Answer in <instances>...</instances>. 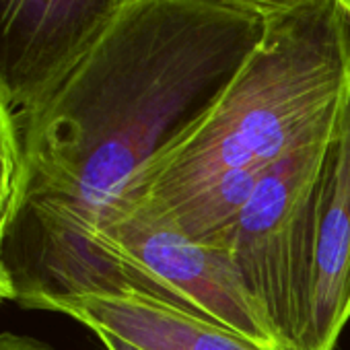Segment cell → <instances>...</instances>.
Segmentation results:
<instances>
[{
    "label": "cell",
    "mask_w": 350,
    "mask_h": 350,
    "mask_svg": "<svg viewBox=\"0 0 350 350\" xmlns=\"http://www.w3.org/2000/svg\"><path fill=\"white\" fill-rule=\"evenodd\" d=\"M81 247H99L111 256L142 264L202 317L252 342L284 350L280 338L252 303L223 250L186 237L165 219L128 200H116L101 213L93 229L81 237L17 247L7 266L21 268Z\"/></svg>",
    "instance_id": "cell-3"
},
{
    "label": "cell",
    "mask_w": 350,
    "mask_h": 350,
    "mask_svg": "<svg viewBox=\"0 0 350 350\" xmlns=\"http://www.w3.org/2000/svg\"><path fill=\"white\" fill-rule=\"evenodd\" d=\"M25 192V159L21 126L0 95V241L5 243Z\"/></svg>",
    "instance_id": "cell-8"
},
{
    "label": "cell",
    "mask_w": 350,
    "mask_h": 350,
    "mask_svg": "<svg viewBox=\"0 0 350 350\" xmlns=\"http://www.w3.org/2000/svg\"><path fill=\"white\" fill-rule=\"evenodd\" d=\"M288 350H334L350 321V95L295 213Z\"/></svg>",
    "instance_id": "cell-4"
},
{
    "label": "cell",
    "mask_w": 350,
    "mask_h": 350,
    "mask_svg": "<svg viewBox=\"0 0 350 350\" xmlns=\"http://www.w3.org/2000/svg\"><path fill=\"white\" fill-rule=\"evenodd\" d=\"M56 311L93 334H111L138 350H274L206 317L142 297H75L54 301Z\"/></svg>",
    "instance_id": "cell-7"
},
{
    "label": "cell",
    "mask_w": 350,
    "mask_h": 350,
    "mask_svg": "<svg viewBox=\"0 0 350 350\" xmlns=\"http://www.w3.org/2000/svg\"><path fill=\"white\" fill-rule=\"evenodd\" d=\"M336 122L272 163L221 243L245 293L284 350L293 334L288 264L295 213L325 154Z\"/></svg>",
    "instance_id": "cell-5"
},
{
    "label": "cell",
    "mask_w": 350,
    "mask_h": 350,
    "mask_svg": "<svg viewBox=\"0 0 350 350\" xmlns=\"http://www.w3.org/2000/svg\"><path fill=\"white\" fill-rule=\"evenodd\" d=\"M0 350H54V348L33 336L0 332Z\"/></svg>",
    "instance_id": "cell-10"
},
{
    "label": "cell",
    "mask_w": 350,
    "mask_h": 350,
    "mask_svg": "<svg viewBox=\"0 0 350 350\" xmlns=\"http://www.w3.org/2000/svg\"><path fill=\"white\" fill-rule=\"evenodd\" d=\"M126 0H0V95L21 122L95 48Z\"/></svg>",
    "instance_id": "cell-6"
},
{
    "label": "cell",
    "mask_w": 350,
    "mask_h": 350,
    "mask_svg": "<svg viewBox=\"0 0 350 350\" xmlns=\"http://www.w3.org/2000/svg\"><path fill=\"white\" fill-rule=\"evenodd\" d=\"M268 15L223 0H126L50 101L21 122L15 247L89 233L167 144L229 89Z\"/></svg>",
    "instance_id": "cell-1"
},
{
    "label": "cell",
    "mask_w": 350,
    "mask_h": 350,
    "mask_svg": "<svg viewBox=\"0 0 350 350\" xmlns=\"http://www.w3.org/2000/svg\"><path fill=\"white\" fill-rule=\"evenodd\" d=\"M223 3L254 9V11H260V13L270 17L276 13H286V11H293L297 7H303V5L311 3V0H223Z\"/></svg>",
    "instance_id": "cell-9"
},
{
    "label": "cell",
    "mask_w": 350,
    "mask_h": 350,
    "mask_svg": "<svg viewBox=\"0 0 350 350\" xmlns=\"http://www.w3.org/2000/svg\"><path fill=\"white\" fill-rule=\"evenodd\" d=\"M340 5L348 11V15H350V0H340Z\"/></svg>",
    "instance_id": "cell-12"
},
{
    "label": "cell",
    "mask_w": 350,
    "mask_h": 350,
    "mask_svg": "<svg viewBox=\"0 0 350 350\" xmlns=\"http://www.w3.org/2000/svg\"><path fill=\"white\" fill-rule=\"evenodd\" d=\"M99 340H101V344L105 346V350H138L136 346H132V344H128V342H124V340H120V338H116V336H111V334H95Z\"/></svg>",
    "instance_id": "cell-11"
},
{
    "label": "cell",
    "mask_w": 350,
    "mask_h": 350,
    "mask_svg": "<svg viewBox=\"0 0 350 350\" xmlns=\"http://www.w3.org/2000/svg\"><path fill=\"white\" fill-rule=\"evenodd\" d=\"M350 95V15L311 0L268 17L262 44L221 99L167 144L118 200L163 206L217 175L270 169L334 124Z\"/></svg>",
    "instance_id": "cell-2"
}]
</instances>
